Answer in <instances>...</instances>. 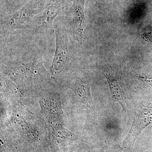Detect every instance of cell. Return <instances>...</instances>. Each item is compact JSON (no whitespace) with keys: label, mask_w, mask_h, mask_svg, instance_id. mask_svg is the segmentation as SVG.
I'll return each mask as SVG.
<instances>
[{"label":"cell","mask_w":152,"mask_h":152,"mask_svg":"<svg viewBox=\"0 0 152 152\" xmlns=\"http://www.w3.org/2000/svg\"><path fill=\"white\" fill-rule=\"evenodd\" d=\"M119 152V151H118V152Z\"/></svg>","instance_id":"9"},{"label":"cell","mask_w":152,"mask_h":152,"mask_svg":"<svg viewBox=\"0 0 152 152\" xmlns=\"http://www.w3.org/2000/svg\"><path fill=\"white\" fill-rule=\"evenodd\" d=\"M46 5L42 0H31L19 10L5 18L2 25L10 29L28 26L35 17L43 11Z\"/></svg>","instance_id":"1"},{"label":"cell","mask_w":152,"mask_h":152,"mask_svg":"<svg viewBox=\"0 0 152 152\" xmlns=\"http://www.w3.org/2000/svg\"><path fill=\"white\" fill-rule=\"evenodd\" d=\"M152 124V109L141 107L135 110L132 127L123 143V147L132 146L141 133L146 127Z\"/></svg>","instance_id":"3"},{"label":"cell","mask_w":152,"mask_h":152,"mask_svg":"<svg viewBox=\"0 0 152 152\" xmlns=\"http://www.w3.org/2000/svg\"><path fill=\"white\" fill-rule=\"evenodd\" d=\"M73 88L81 102L88 107H92L93 102L91 97L90 86L87 81L85 80L78 81L74 85Z\"/></svg>","instance_id":"7"},{"label":"cell","mask_w":152,"mask_h":152,"mask_svg":"<svg viewBox=\"0 0 152 152\" xmlns=\"http://www.w3.org/2000/svg\"><path fill=\"white\" fill-rule=\"evenodd\" d=\"M56 35V50L51 66L53 75L59 73L66 67L69 60L68 38L66 30L59 27L54 29Z\"/></svg>","instance_id":"2"},{"label":"cell","mask_w":152,"mask_h":152,"mask_svg":"<svg viewBox=\"0 0 152 152\" xmlns=\"http://www.w3.org/2000/svg\"><path fill=\"white\" fill-rule=\"evenodd\" d=\"M67 0H50L39 17L35 20L38 27L46 28L53 24L65 6Z\"/></svg>","instance_id":"4"},{"label":"cell","mask_w":152,"mask_h":152,"mask_svg":"<svg viewBox=\"0 0 152 152\" xmlns=\"http://www.w3.org/2000/svg\"><path fill=\"white\" fill-rule=\"evenodd\" d=\"M85 0H73L71 13L73 17L74 32L76 40L82 46L85 27L84 8Z\"/></svg>","instance_id":"5"},{"label":"cell","mask_w":152,"mask_h":152,"mask_svg":"<svg viewBox=\"0 0 152 152\" xmlns=\"http://www.w3.org/2000/svg\"><path fill=\"white\" fill-rule=\"evenodd\" d=\"M103 73L108 83L111 94L114 100L118 102L124 109L126 107V101L124 94L119 83L107 66L103 67Z\"/></svg>","instance_id":"6"},{"label":"cell","mask_w":152,"mask_h":152,"mask_svg":"<svg viewBox=\"0 0 152 152\" xmlns=\"http://www.w3.org/2000/svg\"><path fill=\"white\" fill-rule=\"evenodd\" d=\"M141 80L144 81V82L152 86V76H142L139 77Z\"/></svg>","instance_id":"8"}]
</instances>
